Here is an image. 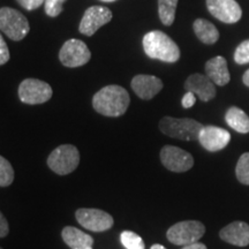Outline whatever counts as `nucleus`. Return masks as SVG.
Wrapping results in <instances>:
<instances>
[{"label": "nucleus", "mask_w": 249, "mask_h": 249, "mask_svg": "<svg viewBox=\"0 0 249 249\" xmlns=\"http://www.w3.org/2000/svg\"><path fill=\"white\" fill-rule=\"evenodd\" d=\"M130 97L127 90L117 85L107 86L93 95L92 107L105 117H120L126 113Z\"/></svg>", "instance_id": "obj_1"}, {"label": "nucleus", "mask_w": 249, "mask_h": 249, "mask_svg": "<svg viewBox=\"0 0 249 249\" xmlns=\"http://www.w3.org/2000/svg\"><path fill=\"white\" fill-rule=\"evenodd\" d=\"M143 50L151 59L164 62H177L180 59V49L177 43L160 30L149 31L143 37Z\"/></svg>", "instance_id": "obj_2"}, {"label": "nucleus", "mask_w": 249, "mask_h": 249, "mask_svg": "<svg viewBox=\"0 0 249 249\" xmlns=\"http://www.w3.org/2000/svg\"><path fill=\"white\" fill-rule=\"evenodd\" d=\"M203 124L191 118L164 117L160 121V129L164 135L182 141H196L200 138Z\"/></svg>", "instance_id": "obj_3"}, {"label": "nucleus", "mask_w": 249, "mask_h": 249, "mask_svg": "<svg viewBox=\"0 0 249 249\" xmlns=\"http://www.w3.org/2000/svg\"><path fill=\"white\" fill-rule=\"evenodd\" d=\"M0 30L8 38L18 42L29 34L30 26L27 18L17 9L1 7L0 8Z\"/></svg>", "instance_id": "obj_4"}, {"label": "nucleus", "mask_w": 249, "mask_h": 249, "mask_svg": "<svg viewBox=\"0 0 249 249\" xmlns=\"http://www.w3.org/2000/svg\"><path fill=\"white\" fill-rule=\"evenodd\" d=\"M80 164V152L71 144H62L55 148L48 158L49 167L59 176L74 172Z\"/></svg>", "instance_id": "obj_5"}, {"label": "nucleus", "mask_w": 249, "mask_h": 249, "mask_svg": "<svg viewBox=\"0 0 249 249\" xmlns=\"http://www.w3.org/2000/svg\"><path fill=\"white\" fill-rule=\"evenodd\" d=\"M205 233V226L197 220H185L174 224L167 230V240L177 246L197 242Z\"/></svg>", "instance_id": "obj_6"}, {"label": "nucleus", "mask_w": 249, "mask_h": 249, "mask_svg": "<svg viewBox=\"0 0 249 249\" xmlns=\"http://www.w3.org/2000/svg\"><path fill=\"white\" fill-rule=\"evenodd\" d=\"M18 98L24 104L37 105L50 101L53 95L51 86L38 79H26L18 86Z\"/></svg>", "instance_id": "obj_7"}, {"label": "nucleus", "mask_w": 249, "mask_h": 249, "mask_svg": "<svg viewBox=\"0 0 249 249\" xmlns=\"http://www.w3.org/2000/svg\"><path fill=\"white\" fill-rule=\"evenodd\" d=\"M91 58V52L85 42L71 38L64 43L59 52V60L65 67L76 68L88 64Z\"/></svg>", "instance_id": "obj_8"}, {"label": "nucleus", "mask_w": 249, "mask_h": 249, "mask_svg": "<svg viewBox=\"0 0 249 249\" xmlns=\"http://www.w3.org/2000/svg\"><path fill=\"white\" fill-rule=\"evenodd\" d=\"M160 160L167 170L178 173L187 172L194 165V158L189 152L174 145H164L161 148Z\"/></svg>", "instance_id": "obj_9"}, {"label": "nucleus", "mask_w": 249, "mask_h": 249, "mask_svg": "<svg viewBox=\"0 0 249 249\" xmlns=\"http://www.w3.org/2000/svg\"><path fill=\"white\" fill-rule=\"evenodd\" d=\"M76 220L81 226L91 232H104L113 226V217L99 209L82 208L75 213Z\"/></svg>", "instance_id": "obj_10"}, {"label": "nucleus", "mask_w": 249, "mask_h": 249, "mask_svg": "<svg viewBox=\"0 0 249 249\" xmlns=\"http://www.w3.org/2000/svg\"><path fill=\"white\" fill-rule=\"evenodd\" d=\"M113 18V14L107 7L103 6H91L87 8L81 20L79 31L82 35L92 36L99 28L110 22Z\"/></svg>", "instance_id": "obj_11"}, {"label": "nucleus", "mask_w": 249, "mask_h": 249, "mask_svg": "<svg viewBox=\"0 0 249 249\" xmlns=\"http://www.w3.org/2000/svg\"><path fill=\"white\" fill-rule=\"evenodd\" d=\"M210 14L224 23H236L242 17V9L235 0H207Z\"/></svg>", "instance_id": "obj_12"}, {"label": "nucleus", "mask_w": 249, "mask_h": 249, "mask_svg": "<svg viewBox=\"0 0 249 249\" xmlns=\"http://www.w3.org/2000/svg\"><path fill=\"white\" fill-rule=\"evenodd\" d=\"M205 150L214 152L223 150L231 141V134L217 126H204L198 138Z\"/></svg>", "instance_id": "obj_13"}, {"label": "nucleus", "mask_w": 249, "mask_h": 249, "mask_svg": "<svg viewBox=\"0 0 249 249\" xmlns=\"http://www.w3.org/2000/svg\"><path fill=\"white\" fill-rule=\"evenodd\" d=\"M130 86L134 92L143 101L152 99L163 89V82L160 79L154 75H145V74L134 76Z\"/></svg>", "instance_id": "obj_14"}, {"label": "nucleus", "mask_w": 249, "mask_h": 249, "mask_svg": "<svg viewBox=\"0 0 249 249\" xmlns=\"http://www.w3.org/2000/svg\"><path fill=\"white\" fill-rule=\"evenodd\" d=\"M187 91L194 92L202 102H209L216 96V87L214 83L207 75L203 74H192L185 82Z\"/></svg>", "instance_id": "obj_15"}, {"label": "nucleus", "mask_w": 249, "mask_h": 249, "mask_svg": "<svg viewBox=\"0 0 249 249\" xmlns=\"http://www.w3.org/2000/svg\"><path fill=\"white\" fill-rule=\"evenodd\" d=\"M219 236L227 244L246 247L249 245V225L245 222H233L220 230Z\"/></svg>", "instance_id": "obj_16"}, {"label": "nucleus", "mask_w": 249, "mask_h": 249, "mask_svg": "<svg viewBox=\"0 0 249 249\" xmlns=\"http://www.w3.org/2000/svg\"><path fill=\"white\" fill-rule=\"evenodd\" d=\"M205 74L214 85L224 87L231 80L226 59L222 55H217L205 64Z\"/></svg>", "instance_id": "obj_17"}, {"label": "nucleus", "mask_w": 249, "mask_h": 249, "mask_svg": "<svg viewBox=\"0 0 249 249\" xmlns=\"http://www.w3.org/2000/svg\"><path fill=\"white\" fill-rule=\"evenodd\" d=\"M62 240L71 249H86L92 247L93 239L91 235L87 234L81 230L73 226L64 227L61 232Z\"/></svg>", "instance_id": "obj_18"}, {"label": "nucleus", "mask_w": 249, "mask_h": 249, "mask_svg": "<svg viewBox=\"0 0 249 249\" xmlns=\"http://www.w3.org/2000/svg\"><path fill=\"white\" fill-rule=\"evenodd\" d=\"M193 29H194L196 37L203 44L213 45L219 39V31L216 26L205 18H196L193 23Z\"/></svg>", "instance_id": "obj_19"}, {"label": "nucleus", "mask_w": 249, "mask_h": 249, "mask_svg": "<svg viewBox=\"0 0 249 249\" xmlns=\"http://www.w3.org/2000/svg\"><path fill=\"white\" fill-rule=\"evenodd\" d=\"M225 120L227 124L235 132L241 134L249 133V117L241 108L236 107H230L225 114Z\"/></svg>", "instance_id": "obj_20"}, {"label": "nucleus", "mask_w": 249, "mask_h": 249, "mask_svg": "<svg viewBox=\"0 0 249 249\" xmlns=\"http://www.w3.org/2000/svg\"><path fill=\"white\" fill-rule=\"evenodd\" d=\"M179 0H158V15L164 26H172Z\"/></svg>", "instance_id": "obj_21"}, {"label": "nucleus", "mask_w": 249, "mask_h": 249, "mask_svg": "<svg viewBox=\"0 0 249 249\" xmlns=\"http://www.w3.org/2000/svg\"><path fill=\"white\" fill-rule=\"evenodd\" d=\"M120 241L126 249H144V241L139 234L132 231H124L120 234Z\"/></svg>", "instance_id": "obj_22"}, {"label": "nucleus", "mask_w": 249, "mask_h": 249, "mask_svg": "<svg viewBox=\"0 0 249 249\" xmlns=\"http://www.w3.org/2000/svg\"><path fill=\"white\" fill-rule=\"evenodd\" d=\"M235 174L239 181L249 186V152H245L239 158L235 167Z\"/></svg>", "instance_id": "obj_23"}, {"label": "nucleus", "mask_w": 249, "mask_h": 249, "mask_svg": "<svg viewBox=\"0 0 249 249\" xmlns=\"http://www.w3.org/2000/svg\"><path fill=\"white\" fill-rule=\"evenodd\" d=\"M14 181V170L5 157H0V187H7Z\"/></svg>", "instance_id": "obj_24"}, {"label": "nucleus", "mask_w": 249, "mask_h": 249, "mask_svg": "<svg viewBox=\"0 0 249 249\" xmlns=\"http://www.w3.org/2000/svg\"><path fill=\"white\" fill-rule=\"evenodd\" d=\"M67 0H45L44 9L46 15H49L50 18H57L64 11L62 5Z\"/></svg>", "instance_id": "obj_25"}, {"label": "nucleus", "mask_w": 249, "mask_h": 249, "mask_svg": "<svg viewBox=\"0 0 249 249\" xmlns=\"http://www.w3.org/2000/svg\"><path fill=\"white\" fill-rule=\"evenodd\" d=\"M234 61L238 65L249 64V39L244 40L234 52Z\"/></svg>", "instance_id": "obj_26"}, {"label": "nucleus", "mask_w": 249, "mask_h": 249, "mask_svg": "<svg viewBox=\"0 0 249 249\" xmlns=\"http://www.w3.org/2000/svg\"><path fill=\"white\" fill-rule=\"evenodd\" d=\"M17 2L27 11H35L44 4L45 0H17Z\"/></svg>", "instance_id": "obj_27"}, {"label": "nucleus", "mask_w": 249, "mask_h": 249, "mask_svg": "<svg viewBox=\"0 0 249 249\" xmlns=\"http://www.w3.org/2000/svg\"><path fill=\"white\" fill-rule=\"evenodd\" d=\"M11 54H9L8 46L6 44L4 37H0V65H5L9 60Z\"/></svg>", "instance_id": "obj_28"}, {"label": "nucleus", "mask_w": 249, "mask_h": 249, "mask_svg": "<svg viewBox=\"0 0 249 249\" xmlns=\"http://www.w3.org/2000/svg\"><path fill=\"white\" fill-rule=\"evenodd\" d=\"M195 93L192 91H187V93L182 97L181 104L182 107L185 108H191L192 107H194L195 102H196V97H195Z\"/></svg>", "instance_id": "obj_29"}, {"label": "nucleus", "mask_w": 249, "mask_h": 249, "mask_svg": "<svg viewBox=\"0 0 249 249\" xmlns=\"http://www.w3.org/2000/svg\"><path fill=\"white\" fill-rule=\"evenodd\" d=\"M9 233V227L7 219L2 213H0V238H5Z\"/></svg>", "instance_id": "obj_30"}, {"label": "nucleus", "mask_w": 249, "mask_h": 249, "mask_svg": "<svg viewBox=\"0 0 249 249\" xmlns=\"http://www.w3.org/2000/svg\"><path fill=\"white\" fill-rule=\"evenodd\" d=\"M182 249H208V248H207V246L203 244H200V242H194V244L183 246Z\"/></svg>", "instance_id": "obj_31"}, {"label": "nucleus", "mask_w": 249, "mask_h": 249, "mask_svg": "<svg viewBox=\"0 0 249 249\" xmlns=\"http://www.w3.org/2000/svg\"><path fill=\"white\" fill-rule=\"evenodd\" d=\"M242 81H244L245 85L249 88V70L246 71V73L244 74V76H242Z\"/></svg>", "instance_id": "obj_32"}, {"label": "nucleus", "mask_w": 249, "mask_h": 249, "mask_svg": "<svg viewBox=\"0 0 249 249\" xmlns=\"http://www.w3.org/2000/svg\"><path fill=\"white\" fill-rule=\"evenodd\" d=\"M150 249H166V248H165L164 246H161V245H158V244H156V245H152V247H151Z\"/></svg>", "instance_id": "obj_33"}, {"label": "nucleus", "mask_w": 249, "mask_h": 249, "mask_svg": "<svg viewBox=\"0 0 249 249\" xmlns=\"http://www.w3.org/2000/svg\"><path fill=\"white\" fill-rule=\"evenodd\" d=\"M101 1H103V2H113V1H116V0H101Z\"/></svg>", "instance_id": "obj_34"}, {"label": "nucleus", "mask_w": 249, "mask_h": 249, "mask_svg": "<svg viewBox=\"0 0 249 249\" xmlns=\"http://www.w3.org/2000/svg\"><path fill=\"white\" fill-rule=\"evenodd\" d=\"M86 249H92V247H88V248H86Z\"/></svg>", "instance_id": "obj_35"}, {"label": "nucleus", "mask_w": 249, "mask_h": 249, "mask_svg": "<svg viewBox=\"0 0 249 249\" xmlns=\"http://www.w3.org/2000/svg\"><path fill=\"white\" fill-rule=\"evenodd\" d=\"M1 249H2V248H1Z\"/></svg>", "instance_id": "obj_36"}]
</instances>
